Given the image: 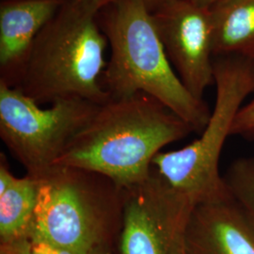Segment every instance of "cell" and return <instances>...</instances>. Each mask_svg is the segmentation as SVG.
Instances as JSON below:
<instances>
[{
	"instance_id": "1",
	"label": "cell",
	"mask_w": 254,
	"mask_h": 254,
	"mask_svg": "<svg viewBox=\"0 0 254 254\" xmlns=\"http://www.w3.org/2000/svg\"><path fill=\"white\" fill-rule=\"evenodd\" d=\"M192 132L188 123L146 93L110 99L101 105L54 166L101 173L129 190L148 179L162 148Z\"/></svg>"
},
{
	"instance_id": "2",
	"label": "cell",
	"mask_w": 254,
	"mask_h": 254,
	"mask_svg": "<svg viewBox=\"0 0 254 254\" xmlns=\"http://www.w3.org/2000/svg\"><path fill=\"white\" fill-rule=\"evenodd\" d=\"M110 58L102 86L110 99L143 92L201 132L211 111L184 86L158 36L147 0H108L98 13Z\"/></svg>"
},
{
	"instance_id": "3",
	"label": "cell",
	"mask_w": 254,
	"mask_h": 254,
	"mask_svg": "<svg viewBox=\"0 0 254 254\" xmlns=\"http://www.w3.org/2000/svg\"><path fill=\"white\" fill-rule=\"evenodd\" d=\"M108 0H65L38 34L15 88L39 105L80 98L104 105L108 39L98 13Z\"/></svg>"
},
{
	"instance_id": "4",
	"label": "cell",
	"mask_w": 254,
	"mask_h": 254,
	"mask_svg": "<svg viewBox=\"0 0 254 254\" xmlns=\"http://www.w3.org/2000/svg\"><path fill=\"white\" fill-rule=\"evenodd\" d=\"M30 236L80 254L109 248L121 235L125 190L101 173L54 166L39 178ZM110 249V248H109Z\"/></svg>"
},
{
	"instance_id": "5",
	"label": "cell",
	"mask_w": 254,
	"mask_h": 254,
	"mask_svg": "<svg viewBox=\"0 0 254 254\" xmlns=\"http://www.w3.org/2000/svg\"><path fill=\"white\" fill-rule=\"evenodd\" d=\"M216 103L199 138L181 149L156 154L153 167L196 204L227 194L219 159L237 113L254 92V62L238 56L214 59Z\"/></svg>"
},
{
	"instance_id": "6",
	"label": "cell",
	"mask_w": 254,
	"mask_h": 254,
	"mask_svg": "<svg viewBox=\"0 0 254 254\" xmlns=\"http://www.w3.org/2000/svg\"><path fill=\"white\" fill-rule=\"evenodd\" d=\"M100 106L69 98L43 109L21 90L0 81V137L27 174L40 178L54 167Z\"/></svg>"
},
{
	"instance_id": "7",
	"label": "cell",
	"mask_w": 254,
	"mask_h": 254,
	"mask_svg": "<svg viewBox=\"0 0 254 254\" xmlns=\"http://www.w3.org/2000/svg\"><path fill=\"white\" fill-rule=\"evenodd\" d=\"M122 254H177L196 203L153 167L142 184L125 190Z\"/></svg>"
},
{
	"instance_id": "8",
	"label": "cell",
	"mask_w": 254,
	"mask_h": 254,
	"mask_svg": "<svg viewBox=\"0 0 254 254\" xmlns=\"http://www.w3.org/2000/svg\"><path fill=\"white\" fill-rule=\"evenodd\" d=\"M151 14L174 71L188 91L203 100L214 83L211 9L187 0H166Z\"/></svg>"
},
{
	"instance_id": "9",
	"label": "cell",
	"mask_w": 254,
	"mask_h": 254,
	"mask_svg": "<svg viewBox=\"0 0 254 254\" xmlns=\"http://www.w3.org/2000/svg\"><path fill=\"white\" fill-rule=\"evenodd\" d=\"M184 248L186 254H254V225L227 193L194 206Z\"/></svg>"
},
{
	"instance_id": "10",
	"label": "cell",
	"mask_w": 254,
	"mask_h": 254,
	"mask_svg": "<svg viewBox=\"0 0 254 254\" xmlns=\"http://www.w3.org/2000/svg\"><path fill=\"white\" fill-rule=\"evenodd\" d=\"M65 0H2L0 81L15 88L38 34Z\"/></svg>"
},
{
	"instance_id": "11",
	"label": "cell",
	"mask_w": 254,
	"mask_h": 254,
	"mask_svg": "<svg viewBox=\"0 0 254 254\" xmlns=\"http://www.w3.org/2000/svg\"><path fill=\"white\" fill-rule=\"evenodd\" d=\"M39 178L26 174L18 178L0 154V243L29 237L39 194Z\"/></svg>"
},
{
	"instance_id": "12",
	"label": "cell",
	"mask_w": 254,
	"mask_h": 254,
	"mask_svg": "<svg viewBox=\"0 0 254 254\" xmlns=\"http://www.w3.org/2000/svg\"><path fill=\"white\" fill-rule=\"evenodd\" d=\"M211 9L214 58L254 62V0H224Z\"/></svg>"
},
{
	"instance_id": "13",
	"label": "cell",
	"mask_w": 254,
	"mask_h": 254,
	"mask_svg": "<svg viewBox=\"0 0 254 254\" xmlns=\"http://www.w3.org/2000/svg\"><path fill=\"white\" fill-rule=\"evenodd\" d=\"M222 176L229 196L254 225V154L235 160Z\"/></svg>"
},
{
	"instance_id": "14",
	"label": "cell",
	"mask_w": 254,
	"mask_h": 254,
	"mask_svg": "<svg viewBox=\"0 0 254 254\" xmlns=\"http://www.w3.org/2000/svg\"><path fill=\"white\" fill-rule=\"evenodd\" d=\"M232 136L254 140V97L239 110L236 115Z\"/></svg>"
},
{
	"instance_id": "15",
	"label": "cell",
	"mask_w": 254,
	"mask_h": 254,
	"mask_svg": "<svg viewBox=\"0 0 254 254\" xmlns=\"http://www.w3.org/2000/svg\"><path fill=\"white\" fill-rule=\"evenodd\" d=\"M0 254H34L29 237L0 243Z\"/></svg>"
},
{
	"instance_id": "16",
	"label": "cell",
	"mask_w": 254,
	"mask_h": 254,
	"mask_svg": "<svg viewBox=\"0 0 254 254\" xmlns=\"http://www.w3.org/2000/svg\"><path fill=\"white\" fill-rule=\"evenodd\" d=\"M34 254H80L73 251L52 245L43 239L37 237H29Z\"/></svg>"
},
{
	"instance_id": "17",
	"label": "cell",
	"mask_w": 254,
	"mask_h": 254,
	"mask_svg": "<svg viewBox=\"0 0 254 254\" xmlns=\"http://www.w3.org/2000/svg\"><path fill=\"white\" fill-rule=\"evenodd\" d=\"M187 1H190L191 3L196 4V5L200 6V7L212 9L213 7H215L216 5L221 3L224 0H187Z\"/></svg>"
},
{
	"instance_id": "18",
	"label": "cell",
	"mask_w": 254,
	"mask_h": 254,
	"mask_svg": "<svg viewBox=\"0 0 254 254\" xmlns=\"http://www.w3.org/2000/svg\"><path fill=\"white\" fill-rule=\"evenodd\" d=\"M91 254H111V252H110V249L109 248H105V247H103V248H98V249H96L95 251H93Z\"/></svg>"
},
{
	"instance_id": "19",
	"label": "cell",
	"mask_w": 254,
	"mask_h": 254,
	"mask_svg": "<svg viewBox=\"0 0 254 254\" xmlns=\"http://www.w3.org/2000/svg\"><path fill=\"white\" fill-rule=\"evenodd\" d=\"M164 1H166V0H147L148 5H149V7H150V9H152V8H154V6L160 4L161 2H164Z\"/></svg>"
},
{
	"instance_id": "20",
	"label": "cell",
	"mask_w": 254,
	"mask_h": 254,
	"mask_svg": "<svg viewBox=\"0 0 254 254\" xmlns=\"http://www.w3.org/2000/svg\"><path fill=\"white\" fill-rule=\"evenodd\" d=\"M177 254H186V253H185V248H184V246L182 247L181 249H180V251L177 253Z\"/></svg>"
}]
</instances>
